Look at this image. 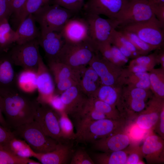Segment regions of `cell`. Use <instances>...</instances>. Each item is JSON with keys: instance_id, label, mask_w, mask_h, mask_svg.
<instances>
[{"instance_id": "cell-1", "label": "cell", "mask_w": 164, "mask_h": 164, "mask_svg": "<svg viewBox=\"0 0 164 164\" xmlns=\"http://www.w3.org/2000/svg\"><path fill=\"white\" fill-rule=\"evenodd\" d=\"M17 86L0 89V103L3 114L10 130L31 122L39 103Z\"/></svg>"}, {"instance_id": "cell-2", "label": "cell", "mask_w": 164, "mask_h": 164, "mask_svg": "<svg viewBox=\"0 0 164 164\" xmlns=\"http://www.w3.org/2000/svg\"><path fill=\"white\" fill-rule=\"evenodd\" d=\"M128 120L105 118L94 121H77L74 139L77 143H92L95 141L125 128Z\"/></svg>"}, {"instance_id": "cell-3", "label": "cell", "mask_w": 164, "mask_h": 164, "mask_svg": "<svg viewBox=\"0 0 164 164\" xmlns=\"http://www.w3.org/2000/svg\"><path fill=\"white\" fill-rule=\"evenodd\" d=\"M12 132L16 137L24 140L37 153L52 151L59 143L46 135L35 120L15 128Z\"/></svg>"}, {"instance_id": "cell-4", "label": "cell", "mask_w": 164, "mask_h": 164, "mask_svg": "<svg viewBox=\"0 0 164 164\" xmlns=\"http://www.w3.org/2000/svg\"><path fill=\"white\" fill-rule=\"evenodd\" d=\"M96 53L88 43H72L65 42L54 60L84 71Z\"/></svg>"}, {"instance_id": "cell-5", "label": "cell", "mask_w": 164, "mask_h": 164, "mask_svg": "<svg viewBox=\"0 0 164 164\" xmlns=\"http://www.w3.org/2000/svg\"><path fill=\"white\" fill-rule=\"evenodd\" d=\"M76 13L56 4H46L33 14L41 28V32H60Z\"/></svg>"}, {"instance_id": "cell-6", "label": "cell", "mask_w": 164, "mask_h": 164, "mask_svg": "<svg viewBox=\"0 0 164 164\" xmlns=\"http://www.w3.org/2000/svg\"><path fill=\"white\" fill-rule=\"evenodd\" d=\"M85 18L89 25L91 44L97 52L100 46L111 43L113 32L119 26L118 22L94 14H85Z\"/></svg>"}, {"instance_id": "cell-7", "label": "cell", "mask_w": 164, "mask_h": 164, "mask_svg": "<svg viewBox=\"0 0 164 164\" xmlns=\"http://www.w3.org/2000/svg\"><path fill=\"white\" fill-rule=\"evenodd\" d=\"M155 19L153 5L149 0H129L116 20L119 23L118 27H123Z\"/></svg>"}, {"instance_id": "cell-8", "label": "cell", "mask_w": 164, "mask_h": 164, "mask_svg": "<svg viewBox=\"0 0 164 164\" xmlns=\"http://www.w3.org/2000/svg\"><path fill=\"white\" fill-rule=\"evenodd\" d=\"M39 46L38 39H36L24 44H17L8 51L14 65L36 73L41 56Z\"/></svg>"}, {"instance_id": "cell-9", "label": "cell", "mask_w": 164, "mask_h": 164, "mask_svg": "<svg viewBox=\"0 0 164 164\" xmlns=\"http://www.w3.org/2000/svg\"><path fill=\"white\" fill-rule=\"evenodd\" d=\"M120 28L134 33L155 49L160 47L163 43L164 27L157 19L120 27Z\"/></svg>"}, {"instance_id": "cell-10", "label": "cell", "mask_w": 164, "mask_h": 164, "mask_svg": "<svg viewBox=\"0 0 164 164\" xmlns=\"http://www.w3.org/2000/svg\"><path fill=\"white\" fill-rule=\"evenodd\" d=\"M60 114L49 104L39 103L34 120L45 134L59 143L67 142L62 138L59 125Z\"/></svg>"}, {"instance_id": "cell-11", "label": "cell", "mask_w": 164, "mask_h": 164, "mask_svg": "<svg viewBox=\"0 0 164 164\" xmlns=\"http://www.w3.org/2000/svg\"><path fill=\"white\" fill-rule=\"evenodd\" d=\"M60 32L66 42H86L91 45L89 25L85 17L74 15L68 21Z\"/></svg>"}, {"instance_id": "cell-12", "label": "cell", "mask_w": 164, "mask_h": 164, "mask_svg": "<svg viewBox=\"0 0 164 164\" xmlns=\"http://www.w3.org/2000/svg\"><path fill=\"white\" fill-rule=\"evenodd\" d=\"M129 0H87L83 9L85 14L103 15L116 19Z\"/></svg>"}, {"instance_id": "cell-13", "label": "cell", "mask_w": 164, "mask_h": 164, "mask_svg": "<svg viewBox=\"0 0 164 164\" xmlns=\"http://www.w3.org/2000/svg\"><path fill=\"white\" fill-rule=\"evenodd\" d=\"M36 73L37 90L38 92L36 100L39 103L48 104L55 94V85L53 76L41 56Z\"/></svg>"}, {"instance_id": "cell-14", "label": "cell", "mask_w": 164, "mask_h": 164, "mask_svg": "<svg viewBox=\"0 0 164 164\" xmlns=\"http://www.w3.org/2000/svg\"><path fill=\"white\" fill-rule=\"evenodd\" d=\"M60 96L64 105V111L69 116L75 118L85 107L89 98L79 84L71 87Z\"/></svg>"}, {"instance_id": "cell-15", "label": "cell", "mask_w": 164, "mask_h": 164, "mask_svg": "<svg viewBox=\"0 0 164 164\" xmlns=\"http://www.w3.org/2000/svg\"><path fill=\"white\" fill-rule=\"evenodd\" d=\"M164 139L154 134H150L140 146L143 158L148 164L164 162Z\"/></svg>"}, {"instance_id": "cell-16", "label": "cell", "mask_w": 164, "mask_h": 164, "mask_svg": "<svg viewBox=\"0 0 164 164\" xmlns=\"http://www.w3.org/2000/svg\"><path fill=\"white\" fill-rule=\"evenodd\" d=\"M131 142L124 129L96 140L92 146L94 149L101 152H112L125 149Z\"/></svg>"}, {"instance_id": "cell-17", "label": "cell", "mask_w": 164, "mask_h": 164, "mask_svg": "<svg viewBox=\"0 0 164 164\" xmlns=\"http://www.w3.org/2000/svg\"><path fill=\"white\" fill-rule=\"evenodd\" d=\"M38 40L48 61L56 60L65 43L60 32L55 31L41 32Z\"/></svg>"}, {"instance_id": "cell-18", "label": "cell", "mask_w": 164, "mask_h": 164, "mask_svg": "<svg viewBox=\"0 0 164 164\" xmlns=\"http://www.w3.org/2000/svg\"><path fill=\"white\" fill-rule=\"evenodd\" d=\"M164 106L163 99L156 98L149 106L135 118V124L141 129L146 131L153 129L158 121L159 113Z\"/></svg>"}, {"instance_id": "cell-19", "label": "cell", "mask_w": 164, "mask_h": 164, "mask_svg": "<svg viewBox=\"0 0 164 164\" xmlns=\"http://www.w3.org/2000/svg\"><path fill=\"white\" fill-rule=\"evenodd\" d=\"M72 146L69 142L59 143L54 150L44 153H36L33 157L41 164H67L72 153Z\"/></svg>"}, {"instance_id": "cell-20", "label": "cell", "mask_w": 164, "mask_h": 164, "mask_svg": "<svg viewBox=\"0 0 164 164\" xmlns=\"http://www.w3.org/2000/svg\"><path fill=\"white\" fill-rule=\"evenodd\" d=\"M48 65L55 84L68 80H73L79 84L84 71L73 68L56 60L48 61Z\"/></svg>"}, {"instance_id": "cell-21", "label": "cell", "mask_w": 164, "mask_h": 164, "mask_svg": "<svg viewBox=\"0 0 164 164\" xmlns=\"http://www.w3.org/2000/svg\"><path fill=\"white\" fill-rule=\"evenodd\" d=\"M14 65L8 51L0 52V89L17 86Z\"/></svg>"}, {"instance_id": "cell-22", "label": "cell", "mask_w": 164, "mask_h": 164, "mask_svg": "<svg viewBox=\"0 0 164 164\" xmlns=\"http://www.w3.org/2000/svg\"><path fill=\"white\" fill-rule=\"evenodd\" d=\"M36 22L33 15L31 14L19 24L15 30L17 44H24L39 38L40 32L36 26Z\"/></svg>"}, {"instance_id": "cell-23", "label": "cell", "mask_w": 164, "mask_h": 164, "mask_svg": "<svg viewBox=\"0 0 164 164\" xmlns=\"http://www.w3.org/2000/svg\"><path fill=\"white\" fill-rule=\"evenodd\" d=\"M109 62L95 53L88 65L96 72L103 85L112 86L115 79L108 65Z\"/></svg>"}, {"instance_id": "cell-24", "label": "cell", "mask_w": 164, "mask_h": 164, "mask_svg": "<svg viewBox=\"0 0 164 164\" xmlns=\"http://www.w3.org/2000/svg\"><path fill=\"white\" fill-rule=\"evenodd\" d=\"M99 78L95 70L90 66L83 71L79 85L89 98L92 97L99 88Z\"/></svg>"}, {"instance_id": "cell-25", "label": "cell", "mask_w": 164, "mask_h": 164, "mask_svg": "<svg viewBox=\"0 0 164 164\" xmlns=\"http://www.w3.org/2000/svg\"><path fill=\"white\" fill-rule=\"evenodd\" d=\"M127 148L117 151L94 153L92 158L95 164H125L128 154Z\"/></svg>"}, {"instance_id": "cell-26", "label": "cell", "mask_w": 164, "mask_h": 164, "mask_svg": "<svg viewBox=\"0 0 164 164\" xmlns=\"http://www.w3.org/2000/svg\"><path fill=\"white\" fill-rule=\"evenodd\" d=\"M3 148L17 156L24 158L34 157L36 153L24 140L15 136L11 138Z\"/></svg>"}, {"instance_id": "cell-27", "label": "cell", "mask_w": 164, "mask_h": 164, "mask_svg": "<svg viewBox=\"0 0 164 164\" xmlns=\"http://www.w3.org/2000/svg\"><path fill=\"white\" fill-rule=\"evenodd\" d=\"M16 85L20 90L25 93L34 92L37 90L36 73L24 70L17 75Z\"/></svg>"}, {"instance_id": "cell-28", "label": "cell", "mask_w": 164, "mask_h": 164, "mask_svg": "<svg viewBox=\"0 0 164 164\" xmlns=\"http://www.w3.org/2000/svg\"><path fill=\"white\" fill-rule=\"evenodd\" d=\"M17 34L15 30L11 27L8 19L4 18L0 20V46L8 51L12 45L16 43Z\"/></svg>"}, {"instance_id": "cell-29", "label": "cell", "mask_w": 164, "mask_h": 164, "mask_svg": "<svg viewBox=\"0 0 164 164\" xmlns=\"http://www.w3.org/2000/svg\"><path fill=\"white\" fill-rule=\"evenodd\" d=\"M87 104L102 113L108 118L115 119L125 118L115 107L97 98H89Z\"/></svg>"}, {"instance_id": "cell-30", "label": "cell", "mask_w": 164, "mask_h": 164, "mask_svg": "<svg viewBox=\"0 0 164 164\" xmlns=\"http://www.w3.org/2000/svg\"><path fill=\"white\" fill-rule=\"evenodd\" d=\"M115 108L119 102L118 94L111 86L103 85L100 87L93 96Z\"/></svg>"}, {"instance_id": "cell-31", "label": "cell", "mask_w": 164, "mask_h": 164, "mask_svg": "<svg viewBox=\"0 0 164 164\" xmlns=\"http://www.w3.org/2000/svg\"><path fill=\"white\" fill-rule=\"evenodd\" d=\"M59 125L61 136L65 141L74 140L75 132L69 116L63 111L60 114Z\"/></svg>"}, {"instance_id": "cell-32", "label": "cell", "mask_w": 164, "mask_h": 164, "mask_svg": "<svg viewBox=\"0 0 164 164\" xmlns=\"http://www.w3.org/2000/svg\"><path fill=\"white\" fill-rule=\"evenodd\" d=\"M45 5L43 0H26L16 18L18 24L30 15L36 12Z\"/></svg>"}, {"instance_id": "cell-33", "label": "cell", "mask_w": 164, "mask_h": 164, "mask_svg": "<svg viewBox=\"0 0 164 164\" xmlns=\"http://www.w3.org/2000/svg\"><path fill=\"white\" fill-rule=\"evenodd\" d=\"M39 162L17 156L0 146V164H40Z\"/></svg>"}, {"instance_id": "cell-34", "label": "cell", "mask_w": 164, "mask_h": 164, "mask_svg": "<svg viewBox=\"0 0 164 164\" xmlns=\"http://www.w3.org/2000/svg\"><path fill=\"white\" fill-rule=\"evenodd\" d=\"M120 31L133 43L140 54H145L155 49L143 41L134 33L121 29Z\"/></svg>"}, {"instance_id": "cell-35", "label": "cell", "mask_w": 164, "mask_h": 164, "mask_svg": "<svg viewBox=\"0 0 164 164\" xmlns=\"http://www.w3.org/2000/svg\"><path fill=\"white\" fill-rule=\"evenodd\" d=\"M76 118L77 121H89L108 118L102 113L88 106L86 104L83 110Z\"/></svg>"}, {"instance_id": "cell-36", "label": "cell", "mask_w": 164, "mask_h": 164, "mask_svg": "<svg viewBox=\"0 0 164 164\" xmlns=\"http://www.w3.org/2000/svg\"><path fill=\"white\" fill-rule=\"evenodd\" d=\"M53 4L61 6L76 13L82 10L85 0H53Z\"/></svg>"}, {"instance_id": "cell-37", "label": "cell", "mask_w": 164, "mask_h": 164, "mask_svg": "<svg viewBox=\"0 0 164 164\" xmlns=\"http://www.w3.org/2000/svg\"><path fill=\"white\" fill-rule=\"evenodd\" d=\"M127 148L128 154L125 164H145L140 146L129 145Z\"/></svg>"}, {"instance_id": "cell-38", "label": "cell", "mask_w": 164, "mask_h": 164, "mask_svg": "<svg viewBox=\"0 0 164 164\" xmlns=\"http://www.w3.org/2000/svg\"><path fill=\"white\" fill-rule=\"evenodd\" d=\"M70 164H94L92 158L84 150L79 149L73 154Z\"/></svg>"}, {"instance_id": "cell-39", "label": "cell", "mask_w": 164, "mask_h": 164, "mask_svg": "<svg viewBox=\"0 0 164 164\" xmlns=\"http://www.w3.org/2000/svg\"><path fill=\"white\" fill-rule=\"evenodd\" d=\"M150 86L159 99H163L164 96V84L156 73H152L149 75Z\"/></svg>"}, {"instance_id": "cell-40", "label": "cell", "mask_w": 164, "mask_h": 164, "mask_svg": "<svg viewBox=\"0 0 164 164\" xmlns=\"http://www.w3.org/2000/svg\"><path fill=\"white\" fill-rule=\"evenodd\" d=\"M12 13L9 0H0V20L4 18L8 19Z\"/></svg>"}, {"instance_id": "cell-41", "label": "cell", "mask_w": 164, "mask_h": 164, "mask_svg": "<svg viewBox=\"0 0 164 164\" xmlns=\"http://www.w3.org/2000/svg\"><path fill=\"white\" fill-rule=\"evenodd\" d=\"M139 80L136 84V87L145 89L150 86L149 75L145 72L135 73Z\"/></svg>"}, {"instance_id": "cell-42", "label": "cell", "mask_w": 164, "mask_h": 164, "mask_svg": "<svg viewBox=\"0 0 164 164\" xmlns=\"http://www.w3.org/2000/svg\"><path fill=\"white\" fill-rule=\"evenodd\" d=\"M15 136L11 130L0 124V146L4 147L9 141Z\"/></svg>"}, {"instance_id": "cell-43", "label": "cell", "mask_w": 164, "mask_h": 164, "mask_svg": "<svg viewBox=\"0 0 164 164\" xmlns=\"http://www.w3.org/2000/svg\"><path fill=\"white\" fill-rule=\"evenodd\" d=\"M48 104L59 114L64 111V105L61 99L60 95L54 94Z\"/></svg>"}, {"instance_id": "cell-44", "label": "cell", "mask_w": 164, "mask_h": 164, "mask_svg": "<svg viewBox=\"0 0 164 164\" xmlns=\"http://www.w3.org/2000/svg\"><path fill=\"white\" fill-rule=\"evenodd\" d=\"M153 129L159 136L164 139V106L160 110L159 119Z\"/></svg>"}, {"instance_id": "cell-45", "label": "cell", "mask_w": 164, "mask_h": 164, "mask_svg": "<svg viewBox=\"0 0 164 164\" xmlns=\"http://www.w3.org/2000/svg\"><path fill=\"white\" fill-rule=\"evenodd\" d=\"M113 57L111 62L118 63L121 62H126L128 58L125 56L119 49L114 45L111 46Z\"/></svg>"}, {"instance_id": "cell-46", "label": "cell", "mask_w": 164, "mask_h": 164, "mask_svg": "<svg viewBox=\"0 0 164 164\" xmlns=\"http://www.w3.org/2000/svg\"><path fill=\"white\" fill-rule=\"evenodd\" d=\"M155 15L162 26H164V5H154Z\"/></svg>"}, {"instance_id": "cell-47", "label": "cell", "mask_w": 164, "mask_h": 164, "mask_svg": "<svg viewBox=\"0 0 164 164\" xmlns=\"http://www.w3.org/2000/svg\"><path fill=\"white\" fill-rule=\"evenodd\" d=\"M156 59V56L155 55L149 56H141L137 57L134 62L137 64L146 66L151 63Z\"/></svg>"}, {"instance_id": "cell-48", "label": "cell", "mask_w": 164, "mask_h": 164, "mask_svg": "<svg viewBox=\"0 0 164 164\" xmlns=\"http://www.w3.org/2000/svg\"><path fill=\"white\" fill-rule=\"evenodd\" d=\"M12 9V14H13L15 17L24 4L26 0H9Z\"/></svg>"}, {"instance_id": "cell-49", "label": "cell", "mask_w": 164, "mask_h": 164, "mask_svg": "<svg viewBox=\"0 0 164 164\" xmlns=\"http://www.w3.org/2000/svg\"><path fill=\"white\" fill-rule=\"evenodd\" d=\"M147 70L146 66L139 64L134 66L132 68V71L135 73L145 72Z\"/></svg>"}, {"instance_id": "cell-50", "label": "cell", "mask_w": 164, "mask_h": 164, "mask_svg": "<svg viewBox=\"0 0 164 164\" xmlns=\"http://www.w3.org/2000/svg\"><path fill=\"white\" fill-rule=\"evenodd\" d=\"M0 124L4 128L10 129L4 117L0 103Z\"/></svg>"}, {"instance_id": "cell-51", "label": "cell", "mask_w": 164, "mask_h": 164, "mask_svg": "<svg viewBox=\"0 0 164 164\" xmlns=\"http://www.w3.org/2000/svg\"><path fill=\"white\" fill-rule=\"evenodd\" d=\"M150 3L154 5H164V0H149Z\"/></svg>"}, {"instance_id": "cell-52", "label": "cell", "mask_w": 164, "mask_h": 164, "mask_svg": "<svg viewBox=\"0 0 164 164\" xmlns=\"http://www.w3.org/2000/svg\"><path fill=\"white\" fill-rule=\"evenodd\" d=\"M45 4H50V0H43Z\"/></svg>"}, {"instance_id": "cell-53", "label": "cell", "mask_w": 164, "mask_h": 164, "mask_svg": "<svg viewBox=\"0 0 164 164\" xmlns=\"http://www.w3.org/2000/svg\"><path fill=\"white\" fill-rule=\"evenodd\" d=\"M2 51H6L5 50H4V49L2 48V47H1L0 46V52Z\"/></svg>"}]
</instances>
